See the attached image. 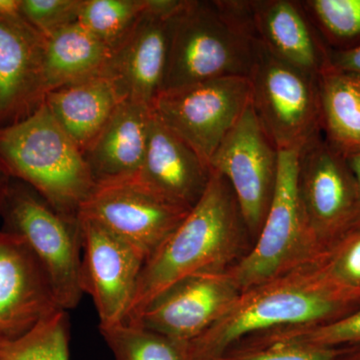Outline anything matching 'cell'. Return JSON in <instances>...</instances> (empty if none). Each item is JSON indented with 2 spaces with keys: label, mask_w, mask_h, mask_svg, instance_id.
Instances as JSON below:
<instances>
[{
  "label": "cell",
  "mask_w": 360,
  "mask_h": 360,
  "mask_svg": "<svg viewBox=\"0 0 360 360\" xmlns=\"http://www.w3.org/2000/svg\"><path fill=\"white\" fill-rule=\"evenodd\" d=\"M250 103L248 77H224L160 92L151 112L210 165Z\"/></svg>",
  "instance_id": "obj_8"
},
{
  "label": "cell",
  "mask_w": 360,
  "mask_h": 360,
  "mask_svg": "<svg viewBox=\"0 0 360 360\" xmlns=\"http://www.w3.org/2000/svg\"><path fill=\"white\" fill-rule=\"evenodd\" d=\"M248 238L231 184L212 172L200 200L144 262L125 322L134 319L153 298L182 279L231 269L248 250Z\"/></svg>",
  "instance_id": "obj_2"
},
{
  "label": "cell",
  "mask_w": 360,
  "mask_h": 360,
  "mask_svg": "<svg viewBox=\"0 0 360 360\" xmlns=\"http://www.w3.org/2000/svg\"><path fill=\"white\" fill-rule=\"evenodd\" d=\"M342 348L316 347L286 342L238 345L213 360H335Z\"/></svg>",
  "instance_id": "obj_28"
},
{
  "label": "cell",
  "mask_w": 360,
  "mask_h": 360,
  "mask_svg": "<svg viewBox=\"0 0 360 360\" xmlns=\"http://www.w3.org/2000/svg\"><path fill=\"white\" fill-rule=\"evenodd\" d=\"M82 0H21L25 20L45 39L77 22Z\"/></svg>",
  "instance_id": "obj_29"
},
{
  "label": "cell",
  "mask_w": 360,
  "mask_h": 360,
  "mask_svg": "<svg viewBox=\"0 0 360 360\" xmlns=\"http://www.w3.org/2000/svg\"><path fill=\"white\" fill-rule=\"evenodd\" d=\"M122 101L110 78L99 73L52 90L44 104L84 153Z\"/></svg>",
  "instance_id": "obj_20"
},
{
  "label": "cell",
  "mask_w": 360,
  "mask_h": 360,
  "mask_svg": "<svg viewBox=\"0 0 360 360\" xmlns=\"http://www.w3.org/2000/svg\"><path fill=\"white\" fill-rule=\"evenodd\" d=\"M251 105L278 150L302 149L321 134L317 77L279 60L257 40Z\"/></svg>",
  "instance_id": "obj_7"
},
{
  "label": "cell",
  "mask_w": 360,
  "mask_h": 360,
  "mask_svg": "<svg viewBox=\"0 0 360 360\" xmlns=\"http://www.w3.org/2000/svg\"><path fill=\"white\" fill-rule=\"evenodd\" d=\"M82 238V290L96 305L101 328L127 321L146 258L94 220L78 217Z\"/></svg>",
  "instance_id": "obj_12"
},
{
  "label": "cell",
  "mask_w": 360,
  "mask_h": 360,
  "mask_svg": "<svg viewBox=\"0 0 360 360\" xmlns=\"http://www.w3.org/2000/svg\"><path fill=\"white\" fill-rule=\"evenodd\" d=\"M240 292L229 270L195 274L162 291L127 323L187 347L219 321Z\"/></svg>",
  "instance_id": "obj_14"
},
{
  "label": "cell",
  "mask_w": 360,
  "mask_h": 360,
  "mask_svg": "<svg viewBox=\"0 0 360 360\" xmlns=\"http://www.w3.org/2000/svg\"><path fill=\"white\" fill-rule=\"evenodd\" d=\"M0 217L4 231L23 239L47 276L59 307L75 309L82 290V238L78 217L58 212L32 187L11 179Z\"/></svg>",
  "instance_id": "obj_5"
},
{
  "label": "cell",
  "mask_w": 360,
  "mask_h": 360,
  "mask_svg": "<svg viewBox=\"0 0 360 360\" xmlns=\"http://www.w3.org/2000/svg\"><path fill=\"white\" fill-rule=\"evenodd\" d=\"M21 0H0V16L16 18L22 15L20 11Z\"/></svg>",
  "instance_id": "obj_32"
},
{
  "label": "cell",
  "mask_w": 360,
  "mask_h": 360,
  "mask_svg": "<svg viewBox=\"0 0 360 360\" xmlns=\"http://www.w3.org/2000/svg\"><path fill=\"white\" fill-rule=\"evenodd\" d=\"M360 309V288L331 276L326 253L241 291L226 312L187 345L188 360H213L239 341L274 329L321 326Z\"/></svg>",
  "instance_id": "obj_1"
},
{
  "label": "cell",
  "mask_w": 360,
  "mask_h": 360,
  "mask_svg": "<svg viewBox=\"0 0 360 360\" xmlns=\"http://www.w3.org/2000/svg\"><path fill=\"white\" fill-rule=\"evenodd\" d=\"M44 44L22 15L0 16V129L22 122L44 103Z\"/></svg>",
  "instance_id": "obj_16"
},
{
  "label": "cell",
  "mask_w": 360,
  "mask_h": 360,
  "mask_svg": "<svg viewBox=\"0 0 360 360\" xmlns=\"http://www.w3.org/2000/svg\"><path fill=\"white\" fill-rule=\"evenodd\" d=\"M151 110L124 101L84 149V160L96 184L134 179L146 158Z\"/></svg>",
  "instance_id": "obj_19"
},
{
  "label": "cell",
  "mask_w": 360,
  "mask_h": 360,
  "mask_svg": "<svg viewBox=\"0 0 360 360\" xmlns=\"http://www.w3.org/2000/svg\"><path fill=\"white\" fill-rule=\"evenodd\" d=\"M70 319L58 310L18 340L0 343V360H70Z\"/></svg>",
  "instance_id": "obj_24"
},
{
  "label": "cell",
  "mask_w": 360,
  "mask_h": 360,
  "mask_svg": "<svg viewBox=\"0 0 360 360\" xmlns=\"http://www.w3.org/2000/svg\"><path fill=\"white\" fill-rule=\"evenodd\" d=\"M146 6V0H82L77 22L112 53L134 32Z\"/></svg>",
  "instance_id": "obj_23"
},
{
  "label": "cell",
  "mask_w": 360,
  "mask_h": 360,
  "mask_svg": "<svg viewBox=\"0 0 360 360\" xmlns=\"http://www.w3.org/2000/svg\"><path fill=\"white\" fill-rule=\"evenodd\" d=\"M0 167L72 217L96 187L84 153L44 103L22 122L0 129Z\"/></svg>",
  "instance_id": "obj_4"
},
{
  "label": "cell",
  "mask_w": 360,
  "mask_h": 360,
  "mask_svg": "<svg viewBox=\"0 0 360 360\" xmlns=\"http://www.w3.org/2000/svg\"><path fill=\"white\" fill-rule=\"evenodd\" d=\"M278 149L251 103L215 151L210 167L231 184L253 241L262 231L276 186Z\"/></svg>",
  "instance_id": "obj_10"
},
{
  "label": "cell",
  "mask_w": 360,
  "mask_h": 360,
  "mask_svg": "<svg viewBox=\"0 0 360 360\" xmlns=\"http://www.w3.org/2000/svg\"><path fill=\"white\" fill-rule=\"evenodd\" d=\"M335 360H360V345L343 347Z\"/></svg>",
  "instance_id": "obj_34"
},
{
  "label": "cell",
  "mask_w": 360,
  "mask_h": 360,
  "mask_svg": "<svg viewBox=\"0 0 360 360\" xmlns=\"http://www.w3.org/2000/svg\"><path fill=\"white\" fill-rule=\"evenodd\" d=\"M331 276L348 288H360V225L326 252Z\"/></svg>",
  "instance_id": "obj_30"
},
{
  "label": "cell",
  "mask_w": 360,
  "mask_h": 360,
  "mask_svg": "<svg viewBox=\"0 0 360 360\" xmlns=\"http://www.w3.org/2000/svg\"><path fill=\"white\" fill-rule=\"evenodd\" d=\"M189 212L130 179L96 184L78 217L103 225L148 259Z\"/></svg>",
  "instance_id": "obj_11"
},
{
  "label": "cell",
  "mask_w": 360,
  "mask_h": 360,
  "mask_svg": "<svg viewBox=\"0 0 360 360\" xmlns=\"http://www.w3.org/2000/svg\"><path fill=\"white\" fill-rule=\"evenodd\" d=\"M257 45L250 1L184 0L172 20L162 91L248 78Z\"/></svg>",
  "instance_id": "obj_3"
},
{
  "label": "cell",
  "mask_w": 360,
  "mask_h": 360,
  "mask_svg": "<svg viewBox=\"0 0 360 360\" xmlns=\"http://www.w3.org/2000/svg\"><path fill=\"white\" fill-rule=\"evenodd\" d=\"M212 174L210 165L151 112L146 158L134 179L165 200L191 210Z\"/></svg>",
  "instance_id": "obj_17"
},
{
  "label": "cell",
  "mask_w": 360,
  "mask_h": 360,
  "mask_svg": "<svg viewBox=\"0 0 360 360\" xmlns=\"http://www.w3.org/2000/svg\"><path fill=\"white\" fill-rule=\"evenodd\" d=\"M345 160H347L348 167L352 170V175H354L355 182H356L357 191H359V203H360V153H354V155H350L345 156ZM356 225H360V213L359 221ZM355 225V226H356Z\"/></svg>",
  "instance_id": "obj_33"
},
{
  "label": "cell",
  "mask_w": 360,
  "mask_h": 360,
  "mask_svg": "<svg viewBox=\"0 0 360 360\" xmlns=\"http://www.w3.org/2000/svg\"><path fill=\"white\" fill-rule=\"evenodd\" d=\"M272 342L295 343L328 348L360 345V309L330 323L274 329L250 336L240 343L245 345H259Z\"/></svg>",
  "instance_id": "obj_26"
},
{
  "label": "cell",
  "mask_w": 360,
  "mask_h": 360,
  "mask_svg": "<svg viewBox=\"0 0 360 360\" xmlns=\"http://www.w3.org/2000/svg\"><path fill=\"white\" fill-rule=\"evenodd\" d=\"M298 187L312 234L326 252L356 225L360 203L345 156L321 134L300 151Z\"/></svg>",
  "instance_id": "obj_9"
},
{
  "label": "cell",
  "mask_w": 360,
  "mask_h": 360,
  "mask_svg": "<svg viewBox=\"0 0 360 360\" xmlns=\"http://www.w3.org/2000/svg\"><path fill=\"white\" fill-rule=\"evenodd\" d=\"M9 181H11V177L0 167V208H1L2 201H4V195H6Z\"/></svg>",
  "instance_id": "obj_35"
},
{
  "label": "cell",
  "mask_w": 360,
  "mask_h": 360,
  "mask_svg": "<svg viewBox=\"0 0 360 360\" xmlns=\"http://www.w3.org/2000/svg\"><path fill=\"white\" fill-rule=\"evenodd\" d=\"M303 8L317 21L321 30L336 39L360 35V0H309Z\"/></svg>",
  "instance_id": "obj_27"
},
{
  "label": "cell",
  "mask_w": 360,
  "mask_h": 360,
  "mask_svg": "<svg viewBox=\"0 0 360 360\" xmlns=\"http://www.w3.org/2000/svg\"><path fill=\"white\" fill-rule=\"evenodd\" d=\"M321 131L336 151L360 153V77L329 63L317 77Z\"/></svg>",
  "instance_id": "obj_22"
},
{
  "label": "cell",
  "mask_w": 360,
  "mask_h": 360,
  "mask_svg": "<svg viewBox=\"0 0 360 360\" xmlns=\"http://www.w3.org/2000/svg\"><path fill=\"white\" fill-rule=\"evenodd\" d=\"M257 39L279 60L319 77L328 51L315 34L309 14L291 0L250 1Z\"/></svg>",
  "instance_id": "obj_18"
},
{
  "label": "cell",
  "mask_w": 360,
  "mask_h": 360,
  "mask_svg": "<svg viewBox=\"0 0 360 360\" xmlns=\"http://www.w3.org/2000/svg\"><path fill=\"white\" fill-rule=\"evenodd\" d=\"M300 151L278 150L276 186L262 231L248 252L229 269L241 291L326 253L315 240L300 200Z\"/></svg>",
  "instance_id": "obj_6"
},
{
  "label": "cell",
  "mask_w": 360,
  "mask_h": 360,
  "mask_svg": "<svg viewBox=\"0 0 360 360\" xmlns=\"http://www.w3.org/2000/svg\"><path fill=\"white\" fill-rule=\"evenodd\" d=\"M58 310L51 279L30 246L0 229V343L25 335Z\"/></svg>",
  "instance_id": "obj_15"
},
{
  "label": "cell",
  "mask_w": 360,
  "mask_h": 360,
  "mask_svg": "<svg viewBox=\"0 0 360 360\" xmlns=\"http://www.w3.org/2000/svg\"><path fill=\"white\" fill-rule=\"evenodd\" d=\"M184 0H146L134 32L111 53L103 75L122 101L150 108L162 91L172 20Z\"/></svg>",
  "instance_id": "obj_13"
},
{
  "label": "cell",
  "mask_w": 360,
  "mask_h": 360,
  "mask_svg": "<svg viewBox=\"0 0 360 360\" xmlns=\"http://www.w3.org/2000/svg\"><path fill=\"white\" fill-rule=\"evenodd\" d=\"M328 60L336 70L360 77V44L343 51L328 52Z\"/></svg>",
  "instance_id": "obj_31"
},
{
  "label": "cell",
  "mask_w": 360,
  "mask_h": 360,
  "mask_svg": "<svg viewBox=\"0 0 360 360\" xmlns=\"http://www.w3.org/2000/svg\"><path fill=\"white\" fill-rule=\"evenodd\" d=\"M115 360H188L186 347L137 324L101 328Z\"/></svg>",
  "instance_id": "obj_25"
},
{
  "label": "cell",
  "mask_w": 360,
  "mask_h": 360,
  "mask_svg": "<svg viewBox=\"0 0 360 360\" xmlns=\"http://www.w3.org/2000/svg\"><path fill=\"white\" fill-rule=\"evenodd\" d=\"M111 52L78 22L45 39L42 85L47 94L103 72Z\"/></svg>",
  "instance_id": "obj_21"
}]
</instances>
